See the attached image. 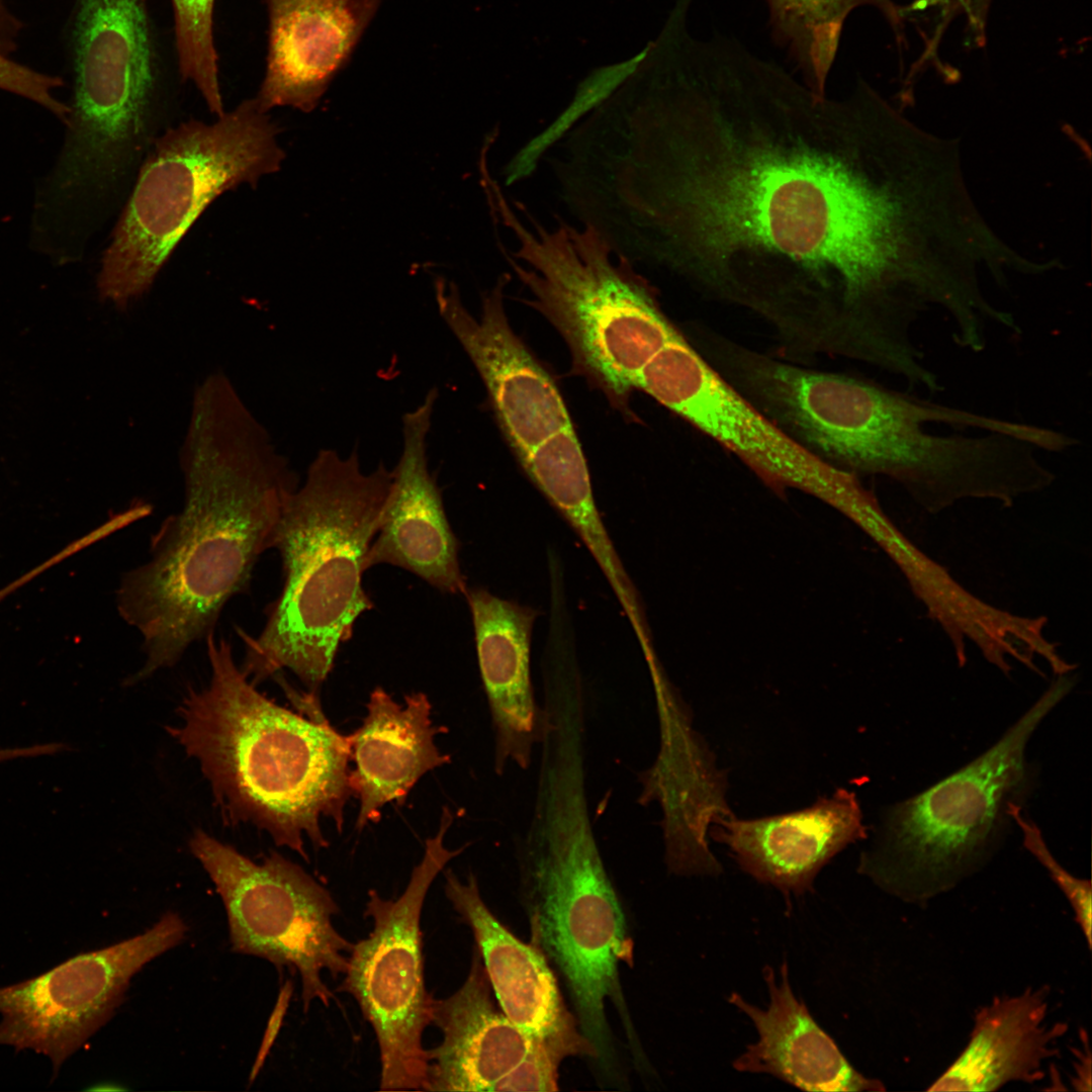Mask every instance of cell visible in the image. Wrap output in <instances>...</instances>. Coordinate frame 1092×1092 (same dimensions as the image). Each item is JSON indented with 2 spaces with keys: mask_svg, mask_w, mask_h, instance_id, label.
<instances>
[{
  "mask_svg": "<svg viewBox=\"0 0 1092 1092\" xmlns=\"http://www.w3.org/2000/svg\"><path fill=\"white\" fill-rule=\"evenodd\" d=\"M601 203L619 255L756 313L805 353L901 331L953 228L921 128L863 81L821 96L724 35L618 119Z\"/></svg>",
  "mask_w": 1092,
  "mask_h": 1092,
  "instance_id": "6da1fadb",
  "label": "cell"
},
{
  "mask_svg": "<svg viewBox=\"0 0 1092 1092\" xmlns=\"http://www.w3.org/2000/svg\"><path fill=\"white\" fill-rule=\"evenodd\" d=\"M184 500L152 536L149 558L121 576L116 604L145 655L126 682L179 662L249 588L298 479L221 372L195 389L180 451Z\"/></svg>",
  "mask_w": 1092,
  "mask_h": 1092,
  "instance_id": "7a4b0ae2",
  "label": "cell"
},
{
  "mask_svg": "<svg viewBox=\"0 0 1092 1092\" xmlns=\"http://www.w3.org/2000/svg\"><path fill=\"white\" fill-rule=\"evenodd\" d=\"M744 397L824 463L854 476L882 475L929 513L983 499L1005 448L1002 418L946 405L856 375L758 353L745 365Z\"/></svg>",
  "mask_w": 1092,
  "mask_h": 1092,
  "instance_id": "3957f363",
  "label": "cell"
},
{
  "mask_svg": "<svg viewBox=\"0 0 1092 1092\" xmlns=\"http://www.w3.org/2000/svg\"><path fill=\"white\" fill-rule=\"evenodd\" d=\"M204 640L209 679L189 689L166 730L199 764L225 825L251 824L307 859L305 838L328 846L323 818L343 829L352 795L348 736L323 713L305 718L262 695L228 640Z\"/></svg>",
  "mask_w": 1092,
  "mask_h": 1092,
  "instance_id": "277c9868",
  "label": "cell"
},
{
  "mask_svg": "<svg viewBox=\"0 0 1092 1092\" xmlns=\"http://www.w3.org/2000/svg\"><path fill=\"white\" fill-rule=\"evenodd\" d=\"M585 754L555 748L539 758L531 814L517 844L521 900L531 944L558 973L599 1069L617 1079L606 1014L611 1002L637 1061V1040L620 982L632 963L626 917L608 875L588 810Z\"/></svg>",
  "mask_w": 1092,
  "mask_h": 1092,
  "instance_id": "5b68a950",
  "label": "cell"
},
{
  "mask_svg": "<svg viewBox=\"0 0 1092 1092\" xmlns=\"http://www.w3.org/2000/svg\"><path fill=\"white\" fill-rule=\"evenodd\" d=\"M391 481L382 462L364 473L357 448L347 457L323 449L288 495L272 545L281 558L282 589L258 636L239 630L240 666L253 685L286 669L317 695L340 645L373 608L362 586L364 560Z\"/></svg>",
  "mask_w": 1092,
  "mask_h": 1092,
  "instance_id": "8992f818",
  "label": "cell"
},
{
  "mask_svg": "<svg viewBox=\"0 0 1092 1092\" xmlns=\"http://www.w3.org/2000/svg\"><path fill=\"white\" fill-rule=\"evenodd\" d=\"M517 249L500 246L533 305L569 346L575 364L615 399L636 389L638 378L677 330L662 312L654 289L635 266L613 254L592 226L557 219L540 223L502 189L488 199Z\"/></svg>",
  "mask_w": 1092,
  "mask_h": 1092,
  "instance_id": "52a82bcc",
  "label": "cell"
},
{
  "mask_svg": "<svg viewBox=\"0 0 1092 1092\" xmlns=\"http://www.w3.org/2000/svg\"><path fill=\"white\" fill-rule=\"evenodd\" d=\"M279 132L254 97L212 123L189 120L156 138L103 254L99 297L124 309L144 295L217 196L280 169Z\"/></svg>",
  "mask_w": 1092,
  "mask_h": 1092,
  "instance_id": "ba28073f",
  "label": "cell"
},
{
  "mask_svg": "<svg viewBox=\"0 0 1092 1092\" xmlns=\"http://www.w3.org/2000/svg\"><path fill=\"white\" fill-rule=\"evenodd\" d=\"M1058 675L1035 704L981 756L884 813L859 872L883 890L922 905L977 871L1002 836L1009 803L1028 783L1025 749L1042 719L1072 690Z\"/></svg>",
  "mask_w": 1092,
  "mask_h": 1092,
  "instance_id": "9c48e42d",
  "label": "cell"
},
{
  "mask_svg": "<svg viewBox=\"0 0 1092 1092\" xmlns=\"http://www.w3.org/2000/svg\"><path fill=\"white\" fill-rule=\"evenodd\" d=\"M67 49L68 134L49 183L63 198L98 201L155 141L160 58L148 0H76Z\"/></svg>",
  "mask_w": 1092,
  "mask_h": 1092,
  "instance_id": "30bf717a",
  "label": "cell"
},
{
  "mask_svg": "<svg viewBox=\"0 0 1092 1092\" xmlns=\"http://www.w3.org/2000/svg\"><path fill=\"white\" fill-rule=\"evenodd\" d=\"M453 815L444 808L437 834L394 900L370 890L364 912L369 935L353 944L338 991L350 994L374 1029L380 1053L382 1091H426L428 1052L423 1033L432 1023L434 998L424 978L421 916L434 879L462 851L449 850L444 837Z\"/></svg>",
  "mask_w": 1092,
  "mask_h": 1092,
  "instance_id": "8fae6325",
  "label": "cell"
},
{
  "mask_svg": "<svg viewBox=\"0 0 1092 1092\" xmlns=\"http://www.w3.org/2000/svg\"><path fill=\"white\" fill-rule=\"evenodd\" d=\"M189 847L221 897L233 949L296 971L305 1011L313 1000L329 1006L335 997L322 973L344 975L353 947L333 925L331 893L276 851L258 863L201 829Z\"/></svg>",
  "mask_w": 1092,
  "mask_h": 1092,
  "instance_id": "7c38bea8",
  "label": "cell"
},
{
  "mask_svg": "<svg viewBox=\"0 0 1092 1092\" xmlns=\"http://www.w3.org/2000/svg\"><path fill=\"white\" fill-rule=\"evenodd\" d=\"M175 912L150 929L107 947L79 953L42 975L0 987V1044L31 1049L62 1064L113 1015L131 978L185 938Z\"/></svg>",
  "mask_w": 1092,
  "mask_h": 1092,
  "instance_id": "4fadbf2b",
  "label": "cell"
},
{
  "mask_svg": "<svg viewBox=\"0 0 1092 1092\" xmlns=\"http://www.w3.org/2000/svg\"><path fill=\"white\" fill-rule=\"evenodd\" d=\"M641 390L735 454L770 483L793 486L828 502L849 482L802 448L755 408L679 333L647 368Z\"/></svg>",
  "mask_w": 1092,
  "mask_h": 1092,
  "instance_id": "5bb4252c",
  "label": "cell"
},
{
  "mask_svg": "<svg viewBox=\"0 0 1092 1092\" xmlns=\"http://www.w3.org/2000/svg\"><path fill=\"white\" fill-rule=\"evenodd\" d=\"M508 274L482 297L481 314L464 306L456 285L434 282L438 310L479 374L496 423L519 461L573 426L555 382L512 330L504 306Z\"/></svg>",
  "mask_w": 1092,
  "mask_h": 1092,
  "instance_id": "9a60e30c",
  "label": "cell"
},
{
  "mask_svg": "<svg viewBox=\"0 0 1092 1092\" xmlns=\"http://www.w3.org/2000/svg\"><path fill=\"white\" fill-rule=\"evenodd\" d=\"M437 398L438 390L432 388L419 406L403 415L401 454L392 469V481L364 568L390 564L414 573L440 592L465 594L459 542L428 464L427 437Z\"/></svg>",
  "mask_w": 1092,
  "mask_h": 1092,
  "instance_id": "2e32d148",
  "label": "cell"
},
{
  "mask_svg": "<svg viewBox=\"0 0 1092 1092\" xmlns=\"http://www.w3.org/2000/svg\"><path fill=\"white\" fill-rule=\"evenodd\" d=\"M266 70L255 97L268 112L313 110L347 65L380 0H265Z\"/></svg>",
  "mask_w": 1092,
  "mask_h": 1092,
  "instance_id": "e0dca14e",
  "label": "cell"
},
{
  "mask_svg": "<svg viewBox=\"0 0 1092 1092\" xmlns=\"http://www.w3.org/2000/svg\"><path fill=\"white\" fill-rule=\"evenodd\" d=\"M445 894L473 933L491 990L505 1015L530 1037L564 1058L594 1053L568 1011L555 974L531 943L509 931L482 900L475 877L446 874Z\"/></svg>",
  "mask_w": 1092,
  "mask_h": 1092,
  "instance_id": "ac0fdd59",
  "label": "cell"
},
{
  "mask_svg": "<svg viewBox=\"0 0 1092 1092\" xmlns=\"http://www.w3.org/2000/svg\"><path fill=\"white\" fill-rule=\"evenodd\" d=\"M867 836L856 796L843 788L790 813L721 818L712 830V837L728 846L743 872L787 896L811 891L827 862Z\"/></svg>",
  "mask_w": 1092,
  "mask_h": 1092,
  "instance_id": "d6986e66",
  "label": "cell"
},
{
  "mask_svg": "<svg viewBox=\"0 0 1092 1092\" xmlns=\"http://www.w3.org/2000/svg\"><path fill=\"white\" fill-rule=\"evenodd\" d=\"M477 658L494 734V770L528 769L542 737L544 711L530 676L535 612L482 588H467Z\"/></svg>",
  "mask_w": 1092,
  "mask_h": 1092,
  "instance_id": "ffe728a7",
  "label": "cell"
},
{
  "mask_svg": "<svg viewBox=\"0 0 1092 1092\" xmlns=\"http://www.w3.org/2000/svg\"><path fill=\"white\" fill-rule=\"evenodd\" d=\"M432 1023L441 1030L442 1041L427 1050L426 1091H503L538 1041L493 1002L476 948L462 986L447 998L434 999Z\"/></svg>",
  "mask_w": 1092,
  "mask_h": 1092,
  "instance_id": "44dd1931",
  "label": "cell"
},
{
  "mask_svg": "<svg viewBox=\"0 0 1092 1092\" xmlns=\"http://www.w3.org/2000/svg\"><path fill=\"white\" fill-rule=\"evenodd\" d=\"M1049 987H1027L977 1009L967 1044L927 1091L992 1092L1012 1082L1041 1081L1044 1063L1059 1057L1058 1043L1069 1029L1067 1022L1049 1021Z\"/></svg>",
  "mask_w": 1092,
  "mask_h": 1092,
  "instance_id": "7402d4cb",
  "label": "cell"
},
{
  "mask_svg": "<svg viewBox=\"0 0 1092 1092\" xmlns=\"http://www.w3.org/2000/svg\"><path fill=\"white\" fill-rule=\"evenodd\" d=\"M763 978L769 994L765 1009L748 1003L738 993L730 1004L748 1016L758 1039L733 1063L739 1072L764 1073L806 1091H885L884 1083L856 1071L836 1042L814 1020L794 994L787 962L781 980L766 966Z\"/></svg>",
  "mask_w": 1092,
  "mask_h": 1092,
  "instance_id": "603a6c76",
  "label": "cell"
},
{
  "mask_svg": "<svg viewBox=\"0 0 1092 1092\" xmlns=\"http://www.w3.org/2000/svg\"><path fill=\"white\" fill-rule=\"evenodd\" d=\"M396 703L382 688L373 690L362 725L350 736L352 795L360 801L356 826L379 820L381 808L405 802L412 788L429 770L450 761L435 744L445 729L431 719V703L423 693Z\"/></svg>",
  "mask_w": 1092,
  "mask_h": 1092,
  "instance_id": "cb8c5ba5",
  "label": "cell"
},
{
  "mask_svg": "<svg viewBox=\"0 0 1092 1092\" xmlns=\"http://www.w3.org/2000/svg\"><path fill=\"white\" fill-rule=\"evenodd\" d=\"M520 464L585 543L634 631H643L646 622L638 597L596 508L586 460L574 429L548 439Z\"/></svg>",
  "mask_w": 1092,
  "mask_h": 1092,
  "instance_id": "d4e9b609",
  "label": "cell"
},
{
  "mask_svg": "<svg viewBox=\"0 0 1092 1092\" xmlns=\"http://www.w3.org/2000/svg\"><path fill=\"white\" fill-rule=\"evenodd\" d=\"M776 39L784 46L815 93L826 84L840 43L844 22L863 5L880 9L891 21V0H765Z\"/></svg>",
  "mask_w": 1092,
  "mask_h": 1092,
  "instance_id": "484cf974",
  "label": "cell"
},
{
  "mask_svg": "<svg viewBox=\"0 0 1092 1092\" xmlns=\"http://www.w3.org/2000/svg\"><path fill=\"white\" fill-rule=\"evenodd\" d=\"M215 0H172L179 72L216 116L224 113L213 36Z\"/></svg>",
  "mask_w": 1092,
  "mask_h": 1092,
  "instance_id": "4316f807",
  "label": "cell"
},
{
  "mask_svg": "<svg viewBox=\"0 0 1092 1092\" xmlns=\"http://www.w3.org/2000/svg\"><path fill=\"white\" fill-rule=\"evenodd\" d=\"M1008 814L1019 826L1023 835V845L1046 870L1052 880L1063 892L1073 910L1088 948L1092 946V893L1089 880L1074 877L1054 857L1049 850L1036 824L1026 820L1021 814L1018 803L1010 802Z\"/></svg>",
  "mask_w": 1092,
  "mask_h": 1092,
  "instance_id": "83f0119b",
  "label": "cell"
},
{
  "mask_svg": "<svg viewBox=\"0 0 1092 1092\" xmlns=\"http://www.w3.org/2000/svg\"><path fill=\"white\" fill-rule=\"evenodd\" d=\"M1079 1037L1080 1045L1072 1049L1073 1074L1070 1076V1084L1078 1092H1090L1092 1090V1060L1089 1036L1084 1028L1080 1029Z\"/></svg>",
  "mask_w": 1092,
  "mask_h": 1092,
  "instance_id": "f1b7e54d",
  "label": "cell"
},
{
  "mask_svg": "<svg viewBox=\"0 0 1092 1092\" xmlns=\"http://www.w3.org/2000/svg\"><path fill=\"white\" fill-rule=\"evenodd\" d=\"M22 26L21 21L6 5L5 0H0V54L9 57L16 51Z\"/></svg>",
  "mask_w": 1092,
  "mask_h": 1092,
  "instance_id": "f546056e",
  "label": "cell"
},
{
  "mask_svg": "<svg viewBox=\"0 0 1092 1092\" xmlns=\"http://www.w3.org/2000/svg\"><path fill=\"white\" fill-rule=\"evenodd\" d=\"M63 749L64 745L60 742L35 744L25 747L0 748V762L16 758L53 755L62 752Z\"/></svg>",
  "mask_w": 1092,
  "mask_h": 1092,
  "instance_id": "4dcf8cb0",
  "label": "cell"
},
{
  "mask_svg": "<svg viewBox=\"0 0 1092 1092\" xmlns=\"http://www.w3.org/2000/svg\"><path fill=\"white\" fill-rule=\"evenodd\" d=\"M20 65L9 57L0 54V89L5 91L13 90L20 80Z\"/></svg>",
  "mask_w": 1092,
  "mask_h": 1092,
  "instance_id": "1f68e13d",
  "label": "cell"
}]
</instances>
